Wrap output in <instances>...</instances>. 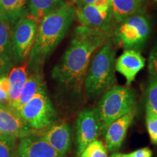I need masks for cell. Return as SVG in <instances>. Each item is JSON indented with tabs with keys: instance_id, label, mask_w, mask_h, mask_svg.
<instances>
[{
	"instance_id": "cell-1",
	"label": "cell",
	"mask_w": 157,
	"mask_h": 157,
	"mask_svg": "<svg viewBox=\"0 0 157 157\" xmlns=\"http://www.w3.org/2000/svg\"><path fill=\"white\" fill-rule=\"evenodd\" d=\"M109 36L108 30L76 27L69 46L52 70V78L66 90L81 93L92 57L106 44Z\"/></svg>"
},
{
	"instance_id": "cell-2",
	"label": "cell",
	"mask_w": 157,
	"mask_h": 157,
	"mask_svg": "<svg viewBox=\"0 0 157 157\" xmlns=\"http://www.w3.org/2000/svg\"><path fill=\"white\" fill-rule=\"evenodd\" d=\"M76 17V6L68 0L41 20L29 56V66L34 71H40L45 60L67 34Z\"/></svg>"
},
{
	"instance_id": "cell-3",
	"label": "cell",
	"mask_w": 157,
	"mask_h": 157,
	"mask_svg": "<svg viewBox=\"0 0 157 157\" xmlns=\"http://www.w3.org/2000/svg\"><path fill=\"white\" fill-rule=\"evenodd\" d=\"M116 51L111 44L98 50L88 67L84 87L89 99L97 98L115 86Z\"/></svg>"
},
{
	"instance_id": "cell-4",
	"label": "cell",
	"mask_w": 157,
	"mask_h": 157,
	"mask_svg": "<svg viewBox=\"0 0 157 157\" xmlns=\"http://www.w3.org/2000/svg\"><path fill=\"white\" fill-rule=\"evenodd\" d=\"M136 108L135 92L127 87L115 85L102 95L95 111L101 128V135L105 134L108 127Z\"/></svg>"
},
{
	"instance_id": "cell-5",
	"label": "cell",
	"mask_w": 157,
	"mask_h": 157,
	"mask_svg": "<svg viewBox=\"0 0 157 157\" xmlns=\"http://www.w3.org/2000/svg\"><path fill=\"white\" fill-rule=\"evenodd\" d=\"M31 128L40 130L52 124L56 120L55 109L43 82L34 97L18 111Z\"/></svg>"
},
{
	"instance_id": "cell-6",
	"label": "cell",
	"mask_w": 157,
	"mask_h": 157,
	"mask_svg": "<svg viewBox=\"0 0 157 157\" xmlns=\"http://www.w3.org/2000/svg\"><path fill=\"white\" fill-rule=\"evenodd\" d=\"M151 29L150 21L146 15H134L118 23L114 41L124 50H140L148 39Z\"/></svg>"
},
{
	"instance_id": "cell-7",
	"label": "cell",
	"mask_w": 157,
	"mask_h": 157,
	"mask_svg": "<svg viewBox=\"0 0 157 157\" xmlns=\"http://www.w3.org/2000/svg\"><path fill=\"white\" fill-rule=\"evenodd\" d=\"M39 22L27 15L15 25L12 34V42L15 61H23L30 56L36 40Z\"/></svg>"
},
{
	"instance_id": "cell-8",
	"label": "cell",
	"mask_w": 157,
	"mask_h": 157,
	"mask_svg": "<svg viewBox=\"0 0 157 157\" xmlns=\"http://www.w3.org/2000/svg\"><path fill=\"white\" fill-rule=\"evenodd\" d=\"M76 17L83 26L109 31L113 20L111 0H98L93 4L76 7Z\"/></svg>"
},
{
	"instance_id": "cell-9",
	"label": "cell",
	"mask_w": 157,
	"mask_h": 157,
	"mask_svg": "<svg viewBox=\"0 0 157 157\" xmlns=\"http://www.w3.org/2000/svg\"><path fill=\"white\" fill-rule=\"evenodd\" d=\"M101 128L95 109H87L81 111L76 120V156L79 157L90 143L98 140Z\"/></svg>"
},
{
	"instance_id": "cell-10",
	"label": "cell",
	"mask_w": 157,
	"mask_h": 157,
	"mask_svg": "<svg viewBox=\"0 0 157 157\" xmlns=\"http://www.w3.org/2000/svg\"><path fill=\"white\" fill-rule=\"evenodd\" d=\"M36 133L38 130L31 128L17 110L0 103V135L21 139Z\"/></svg>"
},
{
	"instance_id": "cell-11",
	"label": "cell",
	"mask_w": 157,
	"mask_h": 157,
	"mask_svg": "<svg viewBox=\"0 0 157 157\" xmlns=\"http://www.w3.org/2000/svg\"><path fill=\"white\" fill-rule=\"evenodd\" d=\"M40 135L62 157L70 151L72 143V130L69 124H52Z\"/></svg>"
},
{
	"instance_id": "cell-12",
	"label": "cell",
	"mask_w": 157,
	"mask_h": 157,
	"mask_svg": "<svg viewBox=\"0 0 157 157\" xmlns=\"http://www.w3.org/2000/svg\"><path fill=\"white\" fill-rule=\"evenodd\" d=\"M135 115L136 108L119 117L108 127L105 132V146L109 151L116 152L121 148Z\"/></svg>"
},
{
	"instance_id": "cell-13",
	"label": "cell",
	"mask_w": 157,
	"mask_h": 157,
	"mask_svg": "<svg viewBox=\"0 0 157 157\" xmlns=\"http://www.w3.org/2000/svg\"><path fill=\"white\" fill-rule=\"evenodd\" d=\"M17 152V157H62L39 134L21 138Z\"/></svg>"
},
{
	"instance_id": "cell-14",
	"label": "cell",
	"mask_w": 157,
	"mask_h": 157,
	"mask_svg": "<svg viewBox=\"0 0 157 157\" xmlns=\"http://www.w3.org/2000/svg\"><path fill=\"white\" fill-rule=\"evenodd\" d=\"M146 60L138 50H124L115 60V70L126 78L129 86L132 83L137 74L144 68Z\"/></svg>"
},
{
	"instance_id": "cell-15",
	"label": "cell",
	"mask_w": 157,
	"mask_h": 157,
	"mask_svg": "<svg viewBox=\"0 0 157 157\" xmlns=\"http://www.w3.org/2000/svg\"><path fill=\"white\" fill-rule=\"evenodd\" d=\"M12 29L8 23L0 19V77L5 76L15 61L12 42Z\"/></svg>"
},
{
	"instance_id": "cell-16",
	"label": "cell",
	"mask_w": 157,
	"mask_h": 157,
	"mask_svg": "<svg viewBox=\"0 0 157 157\" xmlns=\"http://www.w3.org/2000/svg\"><path fill=\"white\" fill-rule=\"evenodd\" d=\"M28 4L29 0H2L0 19L13 29L20 19L28 15Z\"/></svg>"
},
{
	"instance_id": "cell-17",
	"label": "cell",
	"mask_w": 157,
	"mask_h": 157,
	"mask_svg": "<svg viewBox=\"0 0 157 157\" xmlns=\"http://www.w3.org/2000/svg\"><path fill=\"white\" fill-rule=\"evenodd\" d=\"M28 66L29 63H25L21 66L13 67L9 72L7 76L9 82V98L7 102L10 107H13L16 103L24 87L28 78Z\"/></svg>"
},
{
	"instance_id": "cell-18",
	"label": "cell",
	"mask_w": 157,
	"mask_h": 157,
	"mask_svg": "<svg viewBox=\"0 0 157 157\" xmlns=\"http://www.w3.org/2000/svg\"><path fill=\"white\" fill-rule=\"evenodd\" d=\"M147 0H111L113 20L119 23L127 17L142 13Z\"/></svg>"
},
{
	"instance_id": "cell-19",
	"label": "cell",
	"mask_w": 157,
	"mask_h": 157,
	"mask_svg": "<svg viewBox=\"0 0 157 157\" xmlns=\"http://www.w3.org/2000/svg\"><path fill=\"white\" fill-rule=\"evenodd\" d=\"M43 82V76L40 71H34V73L27 78L19 98L12 108L19 111L25 103L34 97Z\"/></svg>"
},
{
	"instance_id": "cell-20",
	"label": "cell",
	"mask_w": 157,
	"mask_h": 157,
	"mask_svg": "<svg viewBox=\"0 0 157 157\" xmlns=\"http://www.w3.org/2000/svg\"><path fill=\"white\" fill-rule=\"evenodd\" d=\"M66 0H29L30 15L39 23L45 15L63 5Z\"/></svg>"
},
{
	"instance_id": "cell-21",
	"label": "cell",
	"mask_w": 157,
	"mask_h": 157,
	"mask_svg": "<svg viewBox=\"0 0 157 157\" xmlns=\"http://www.w3.org/2000/svg\"><path fill=\"white\" fill-rule=\"evenodd\" d=\"M16 139L0 135V157H17Z\"/></svg>"
},
{
	"instance_id": "cell-22",
	"label": "cell",
	"mask_w": 157,
	"mask_h": 157,
	"mask_svg": "<svg viewBox=\"0 0 157 157\" xmlns=\"http://www.w3.org/2000/svg\"><path fill=\"white\" fill-rule=\"evenodd\" d=\"M79 157H109L108 150L102 141L96 140L84 148Z\"/></svg>"
},
{
	"instance_id": "cell-23",
	"label": "cell",
	"mask_w": 157,
	"mask_h": 157,
	"mask_svg": "<svg viewBox=\"0 0 157 157\" xmlns=\"http://www.w3.org/2000/svg\"><path fill=\"white\" fill-rule=\"evenodd\" d=\"M146 108L157 114V78H151L146 91Z\"/></svg>"
},
{
	"instance_id": "cell-24",
	"label": "cell",
	"mask_w": 157,
	"mask_h": 157,
	"mask_svg": "<svg viewBox=\"0 0 157 157\" xmlns=\"http://www.w3.org/2000/svg\"><path fill=\"white\" fill-rule=\"evenodd\" d=\"M147 130L152 143L157 145V114L152 110L146 108Z\"/></svg>"
},
{
	"instance_id": "cell-25",
	"label": "cell",
	"mask_w": 157,
	"mask_h": 157,
	"mask_svg": "<svg viewBox=\"0 0 157 157\" xmlns=\"http://www.w3.org/2000/svg\"><path fill=\"white\" fill-rule=\"evenodd\" d=\"M148 72L151 78H157V42L151 51L149 56Z\"/></svg>"
},
{
	"instance_id": "cell-26",
	"label": "cell",
	"mask_w": 157,
	"mask_h": 157,
	"mask_svg": "<svg viewBox=\"0 0 157 157\" xmlns=\"http://www.w3.org/2000/svg\"><path fill=\"white\" fill-rule=\"evenodd\" d=\"M9 82L7 76L0 77V103L8 101Z\"/></svg>"
},
{
	"instance_id": "cell-27",
	"label": "cell",
	"mask_w": 157,
	"mask_h": 157,
	"mask_svg": "<svg viewBox=\"0 0 157 157\" xmlns=\"http://www.w3.org/2000/svg\"><path fill=\"white\" fill-rule=\"evenodd\" d=\"M153 152L148 147H145L129 154V157H152Z\"/></svg>"
},
{
	"instance_id": "cell-28",
	"label": "cell",
	"mask_w": 157,
	"mask_h": 157,
	"mask_svg": "<svg viewBox=\"0 0 157 157\" xmlns=\"http://www.w3.org/2000/svg\"><path fill=\"white\" fill-rule=\"evenodd\" d=\"M98 0H77L76 2V7H82L86 5H90L96 2Z\"/></svg>"
},
{
	"instance_id": "cell-29",
	"label": "cell",
	"mask_w": 157,
	"mask_h": 157,
	"mask_svg": "<svg viewBox=\"0 0 157 157\" xmlns=\"http://www.w3.org/2000/svg\"><path fill=\"white\" fill-rule=\"evenodd\" d=\"M111 157H129V154H119V153H114V154L111 155Z\"/></svg>"
},
{
	"instance_id": "cell-30",
	"label": "cell",
	"mask_w": 157,
	"mask_h": 157,
	"mask_svg": "<svg viewBox=\"0 0 157 157\" xmlns=\"http://www.w3.org/2000/svg\"><path fill=\"white\" fill-rule=\"evenodd\" d=\"M69 1H71V2H73L74 4H76V2H77V0H69Z\"/></svg>"
},
{
	"instance_id": "cell-31",
	"label": "cell",
	"mask_w": 157,
	"mask_h": 157,
	"mask_svg": "<svg viewBox=\"0 0 157 157\" xmlns=\"http://www.w3.org/2000/svg\"><path fill=\"white\" fill-rule=\"evenodd\" d=\"M1 1H2V0H0V5H1Z\"/></svg>"
},
{
	"instance_id": "cell-32",
	"label": "cell",
	"mask_w": 157,
	"mask_h": 157,
	"mask_svg": "<svg viewBox=\"0 0 157 157\" xmlns=\"http://www.w3.org/2000/svg\"><path fill=\"white\" fill-rule=\"evenodd\" d=\"M155 1H156V2H157V0H155Z\"/></svg>"
}]
</instances>
